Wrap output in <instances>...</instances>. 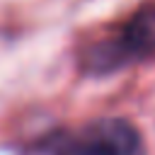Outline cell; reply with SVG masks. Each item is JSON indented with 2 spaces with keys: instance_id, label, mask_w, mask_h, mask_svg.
Masks as SVG:
<instances>
[{
  "instance_id": "obj_1",
  "label": "cell",
  "mask_w": 155,
  "mask_h": 155,
  "mask_svg": "<svg viewBox=\"0 0 155 155\" xmlns=\"http://www.w3.org/2000/svg\"><path fill=\"white\" fill-rule=\"evenodd\" d=\"M155 53V7L133 15L124 29L104 41L92 44L82 56V68L94 75L121 70Z\"/></svg>"
},
{
  "instance_id": "obj_2",
  "label": "cell",
  "mask_w": 155,
  "mask_h": 155,
  "mask_svg": "<svg viewBox=\"0 0 155 155\" xmlns=\"http://www.w3.org/2000/svg\"><path fill=\"white\" fill-rule=\"evenodd\" d=\"M41 155H143L138 131L124 119H102L78 133H56L46 138Z\"/></svg>"
}]
</instances>
